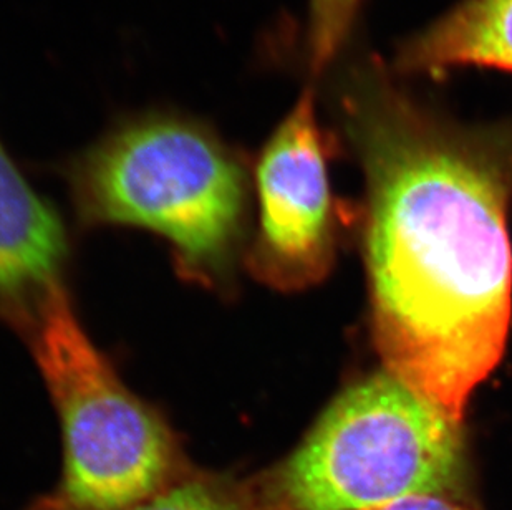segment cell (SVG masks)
<instances>
[{"mask_svg": "<svg viewBox=\"0 0 512 510\" xmlns=\"http://www.w3.org/2000/svg\"><path fill=\"white\" fill-rule=\"evenodd\" d=\"M332 97L367 183L373 342L461 421L511 325L512 118L459 123L372 57L345 63Z\"/></svg>", "mask_w": 512, "mask_h": 510, "instance_id": "cell-1", "label": "cell"}, {"mask_svg": "<svg viewBox=\"0 0 512 510\" xmlns=\"http://www.w3.org/2000/svg\"><path fill=\"white\" fill-rule=\"evenodd\" d=\"M68 183L83 224L156 232L183 279L231 289L249 181L236 151L206 126L176 116L131 121L80 154Z\"/></svg>", "mask_w": 512, "mask_h": 510, "instance_id": "cell-2", "label": "cell"}, {"mask_svg": "<svg viewBox=\"0 0 512 510\" xmlns=\"http://www.w3.org/2000/svg\"><path fill=\"white\" fill-rule=\"evenodd\" d=\"M464 459L461 421L385 370L343 391L254 494L266 510H363L450 494Z\"/></svg>", "mask_w": 512, "mask_h": 510, "instance_id": "cell-3", "label": "cell"}, {"mask_svg": "<svg viewBox=\"0 0 512 510\" xmlns=\"http://www.w3.org/2000/svg\"><path fill=\"white\" fill-rule=\"evenodd\" d=\"M62 421L65 464L54 501L72 510H121L183 474L178 438L133 395L83 330L62 284L17 327Z\"/></svg>", "mask_w": 512, "mask_h": 510, "instance_id": "cell-4", "label": "cell"}, {"mask_svg": "<svg viewBox=\"0 0 512 510\" xmlns=\"http://www.w3.org/2000/svg\"><path fill=\"white\" fill-rule=\"evenodd\" d=\"M329 136L307 87L257 159V231L247 269L274 289L302 290L329 274L334 260V204Z\"/></svg>", "mask_w": 512, "mask_h": 510, "instance_id": "cell-5", "label": "cell"}, {"mask_svg": "<svg viewBox=\"0 0 512 510\" xmlns=\"http://www.w3.org/2000/svg\"><path fill=\"white\" fill-rule=\"evenodd\" d=\"M67 232L0 143V320L19 327L60 282Z\"/></svg>", "mask_w": 512, "mask_h": 510, "instance_id": "cell-6", "label": "cell"}, {"mask_svg": "<svg viewBox=\"0 0 512 510\" xmlns=\"http://www.w3.org/2000/svg\"><path fill=\"white\" fill-rule=\"evenodd\" d=\"M397 77H443L461 68L512 73V0H461L400 45Z\"/></svg>", "mask_w": 512, "mask_h": 510, "instance_id": "cell-7", "label": "cell"}, {"mask_svg": "<svg viewBox=\"0 0 512 510\" xmlns=\"http://www.w3.org/2000/svg\"><path fill=\"white\" fill-rule=\"evenodd\" d=\"M254 501V494L237 486L236 482L184 471L160 492L121 510H252ZM39 510L72 509L50 499Z\"/></svg>", "mask_w": 512, "mask_h": 510, "instance_id": "cell-8", "label": "cell"}, {"mask_svg": "<svg viewBox=\"0 0 512 510\" xmlns=\"http://www.w3.org/2000/svg\"><path fill=\"white\" fill-rule=\"evenodd\" d=\"M362 0H309L305 50L315 78L329 72L352 39Z\"/></svg>", "mask_w": 512, "mask_h": 510, "instance_id": "cell-9", "label": "cell"}, {"mask_svg": "<svg viewBox=\"0 0 512 510\" xmlns=\"http://www.w3.org/2000/svg\"><path fill=\"white\" fill-rule=\"evenodd\" d=\"M363 510H466L440 496H411Z\"/></svg>", "mask_w": 512, "mask_h": 510, "instance_id": "cell-10", "label": "cell"}]
</instances>
